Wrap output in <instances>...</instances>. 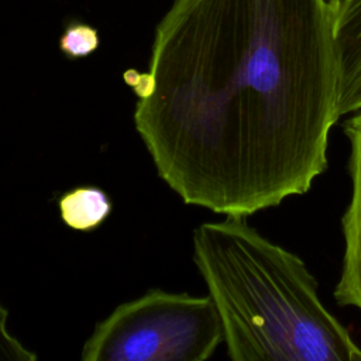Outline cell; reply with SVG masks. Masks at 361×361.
<instances>
[{
  "instance_id": "6da1fadb",
  "label": "cell",
  "mask_w": 361,
  "mask_h": 361,
  "mask_svg": "<svg viewBox=\"0 0 361 361\" xmlns=\"http://www.w3.org/2000/svg\"><path fill=\"white\" fill-rule=\"evenodd\" d=\"M126 80L155 169L186 204L247 217L327 168L340 117L329 0H173L148 71Z\"/></svg>"
},
{
  "instance_id": "7a4b0ae2",
  "label": "cell",
  "mask_w": 361,
  "mask_h": 361,
  "mask_svg": "<svg viewBox=\"0 0 361 361\" xmlns=\"http://www.w3.org/2000/svg\"><path fill=\"white\" fill-rule=\"evenodd\" d=\"M193 259L234 361H361V347L326 309L305 262L243 216L200 224Z\"/></svg>"
},
{
  "instance_id": "3957f363",
  "label": "cell",
  "mask_w": 361,
  "mask_h": 361,
  "mask_svg": "<svg viewBox=\"0 0 361 361\" xmlns=\"http://www.w3.org/2000/svg\"><path fill=\"white\" fill-rule=\"evenodd\" d=\"M224 340L213 299L151 289L118 305L82 347L83 361H203Z\"/></svg>"
},
{
  "instance_id": "277c9868",
  "label": "cell",
  "mask_w": 361,
  "mask_h": 361,
  "mask_svg": "<svg viewBox=\"0 0 361 361\" xmlns=\"http://www.w3.org/2000/svg\"><path fill=\"white\" fill-rule=\"evenodd\" d=\"M344 133L350 141L353 192L341 220L344 255L334 298L343 306L361 310V109L345 121Z\"/></svg>"
},
{
  "instance_id": "5b68a950",
  "label": "cell",
  "mask_w": 361,
  "mask_h": 361,
  "mask_svg": "<svg viewBox=\"0 0 361 361\" xmlns=\"http://www.w3.org/2000/svg\"><path fill=\"white\" fill-rule=\"evenodd\" d=\"M337 62V113L361 109V0H329Z\"/></svg>"
},
{
  "instance_id": "8992f818",
  "label": "cell",
  "mask_w": 361,
  "mask_h": 361,
  "mask_svg": "<svg viewBox=\"0 0 361 361\" xmlns=\"http://www.w3.org/2000/svg\"><path fill=\"white\" fill-rule=\"evenodd\" d=\"M58 206L63 223L79 231H89L99 227L111 212L109 196L94 186H82L69 190L59 199Z\"/></svg>"
},
{
  "instance_id": "52a82bcc",
  "label": "cell",
  "mask_w": 361,
  "mask_h": 361,
  "mask_svg": "<svg viewBox=\"0 0 361 361\" xmlns=\"http://www.w3.org/2000/svg\"><path fill=\"white\" fill-rule=\"evenodd\" d=\"M100 45L99 32L94 27L72 21L66 25L59 38V49L69 59H79L92 55Z\"/></svg>"
},
{
  "instance_id": "ba28073f",
  "label": "cell",
  "mask_w": 361,
  "mask_h": 361,
  "mask_svg": "<svg viewBox=\"0 0 361 361\" xmlns=\"http://www.w3.org/2000/svg\"><path fill=\"white\" fill-rule=\"evenodd\" d=\"M7 317V309L0 305V361H34L37 355L8 331Z\"/></svg>"
}]
</instances>
